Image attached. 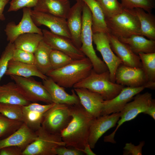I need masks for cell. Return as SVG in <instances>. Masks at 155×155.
Returning <instances> with one entry per match:
<instances>
[{"mask_svg": "<svg viewBox=\"0 0 155 155\" xmlns=\"http://www.w3.org/2000/svg\"><path fill=\"white\" fill-rule=\"evenodd\" d=\"M70 109L72 119L60 135L65 146L81 150L88 144L90 126L95 118L81 104L70 105Z\"/></svg>", "mask_w": 155, "mask_h": 155, "instance_id": "1", "label": "cell"}, {"mask_svg": "<svg viewBox=\"0 0 155 155\" xmlns=\"http://www.w3.org/2000/svg\"><path fill=\"white\" fill-rule=\"evenodd\" d=\"M92 69V63L85 57L74 60L61 68L52 69L46 75L60 86L71 88L87 77Z\"/></svg>", "mask_w": 155, "mask_h": 155, "instance_id": "2", "label": "cell"}, {"mask_svg": "<svg viewBox=\"0 0 155 155\" xmlns=\"http://www.w3.org/2000/svg\"><path fill=\"white\" fill-rule=\"evenodd\" d=\"M124 87V86L111 81L108 70L98 73L93 69L87 77L73 87L74 88H85L98 94L104 100L114 98Z\"/></svg>", "mask_w": 155, "mask_h": 155, "instance_id": "3", "label": "cell"}, {"mask_svg": "<svg viewBox=\"0 0 155 155\" xmlns=\"http://www.w3.org/2000/svg\"><path fill=\"white\" fill-rule=\"evenodd\" d=\"M92 18L91 11L84 3L82 13V26L81 34V46L80 50L92 63L93 69L101 73L108 70L104 61L97 55L92 42Z\"/></svg>", "mask_w": 155, "mask_h": 155, "instance_id": "4", "label": "cell"}, {"mask_svg": "<svg viewBox=\"0 0 155 155\" xmlns=\"http://www.w3.org/2000/svg\"><path fill=\"white\" fill-rule=\"evenodd\" d=\"M105 20L109 34L118 38L140 35V23L134 9L124 8L121 13Z\"/></svg>", "mask_w": 155, "mask_h": 155, "instance_id": "5", "label": "cell"}, {"mask_svg": "<svg viewBox=\"0 0 155 155\" xmlns=\"http://www.w3.org/2000/svg\"><path fill=\"white\" fill-rule=\"evenodd\" d=\"M36 139L29 144L22 155H56V148L65 146L60 134L50 133L41 127L36 131Z\"/></svg>", "mask_w": 155, "mask_h": 155, "instance_id": "6", "label": "cell"}, {"mask_svg": "<svg viewBox=\"0 0 155 155\" xmlns=\"http://www.w3.org/2000/svg\"><path fill=\"white\" fill-rule=\"evenodd\" d=\"M133 98V100L128 102L120 112V115L117 126L111 133L104 137L105 142L115 143L114 137L119 128L125 122L134 119L140 113H144L153 99L152 94L148 92L138 94Z\"/></svg>", "mask_w": 155, "mask_h": 155, "instance_id": "7", "label": "cell"}, {"mask_svg": "<svg viewBox=\"0 0 155 155\" xmlns=\"http://www.w3.org/2000/svg\"><path fill=\"white\" fill-rule=\"evenodd\" d=\"M70 106L55 104L44 115L41 127L50 133L60 134L72 119Z\"/></svg>", "mask_w": 155, "mask_h": 155, "instance_id": "8", "label": "cell"}, {"mask_svg": "<svg viewBox=\"0 0 155 155\" xmlns=\"http://www.w3.org/2000/svg\"><path fill=\"white\" fill-rule=\"evenodd\" d=\"M17 86L24 96L31 102H42L47 104L53 103L49 93L42 83L31 77L9 76Z\"/></svg>", "mask_w": 155, "mask_h": 155, "instance_id": "9", "label": "cell"}, {"mask_svg": "<svg viewBox=\"0 0 155 155\" xmlns=\"http://www.w3.org/2000/svg\"><path fill=\"white\" fill-rule=\"evenodd\" d=\"M115 82L128 87H137L143 86L154 90L155 86L149 84L142 68L127 66L122 63L117 67L115 73Z\"/></svg>", "mask_w": 155, "mask_h": 155, "instance_id": "10", "label": "cell"}, {"mask_svg": "<svg viewBox=\"0 0 155 155\" xmlns=\"http://www.w3.org/2000/svg\"><path fill=\"white\" fill-rule=\"evenodd\" d=\"M92 39L97 50L100 53L108 68L111 81L115 83L116 69L122 63L112 50L108 34L103 32L93 33Z\"/></svg>", "mask_w": 155, "mask_h": 155, "instance_id": "11", "label": "cell"}, {"mask_svg": "<svg viewBox=\"0 0 155 155\" xmlns=\"http://www.w3.org/2000/svg\"><path fill=\"white\" fill-rule=\"evenodd\" d=\"M42 31L43 40L53 49L61 51L74 60L86 57L70 39L55 34L46 29H43Z\"/></svg>", "mask_w": 155, "mask_h": 155, "instance_id": "12", "label": "cell"}, {"mask_svg": "<svg viewBox=\"0 0 155 155\" xmlns=\"http://www.w3.org/2000/svg\"><path fill=\"white\" fill-rule=\"evenodd\" d=\"M23 16L21 21L16 25L14 22H9L4 31L7 40L9 42L13 43L20 35L27 33H35L42 35V30L38 27L33 22L31 15V8L24 7Z\"/></svg>", "mask_w": 155, "mask_h": 155, "instance_id": "13", "label": "cell"}, {"mask_svg": "<svg viewBox=\"0 0 155 155\" xmlns=\"http://www.w3.org/2000/svg\"><path fill=\"white\" fill-rule=\"evenodd\" d=\"M31 15L33 22L37 26L44 25L53 33L71 39L66 19L32 9Z\"/></svg>", "mask_w": 155, "mask_h": 155, "instance_id": "14", "label": "cell"}, {"mask_svg": "<svg viewBox=\"0 0 155 155\" xmlns=\"http://www.w3.org/2000/svg\"><path fill=\"white\" fill-rule=\"evenodd\" d=\"M120 115L119 112L93 119L90 126L88 139V143L92 149L94 148L99 139L106 131L116 126Z\"/></svg>", "mask_w": 155, "mask_h": 155, "instance_id": "15", "label": "cell"}, {"mask_svg": "<svg viewBox=\"0 0 155 155\" xmlns=\"http://www.w3.org/2000/svg\"><path fill=\"white\" fill-rule=\"evenodd\" d=\"M145 88V86L137 87H124L120 92L113 98L104 100L101 115L119 113L134 97Z\"/></svg>", "mask_w": 155, "mask_h": 155, "instance_id": "16", "label": "cell"}, {"mask_svg": "<svg viewBox=\"0 0 155 155\" xmlns=\"http://www.w3.org/2000/svg\"><path fill=\"white\" fill-rule=\"evenodd\" d=\"M71 7L66 18L67 25L71 36V39L80 49L81 46V34L82 13L84 2L78 0Z\"/></svg>", "mask_w": 155, "mask_h": 155, "instance_id": "17", "label": "cell"}, {"mask_svg": "<svg viewBox=\"0 0 155 155\" xmlns=\"http://www.w3.org/2000/svg\"><path fill=\"white\" fill-rule=\"evenodd\" d=\"M110 45L113 52L124 65L133 67L142 68L138 55L135 53L129 46L121 41L117 37L107 34Z\"/></svg>", "mask_w": 155, "mask_h": 155, "instance_id": "18", "label": "cell"}, {"mask_svg": "<svg viewBox=\"0 0 155 155\" xmlns=\"http://www.w3.org/2000/svg\"><path fill=\"white\" fill-rule=\"evenodd\" d=\"M36 137V132L24 123L17 130L0 140V150L7 146H15L21 148L24 150Z\"/></svg>", "mask_w": 155, "mask_h": 155, "instance_id": "19", "label": "cell"}, {"mask_svg": "<svg viewBox=\"0 0 155 155\" xmlns=\"http://www.w3.org/2000/svg\"><path fill=\"white\" fill-rule=\"evenodd\" d=\"M55 104L42 105L35 102L22 106L23 122L32 130L36 131L41 127L44 114Z\"/></svg>", "mask_w": 155, "mask_h": 155, "instance_id": "20", "label": "cell"}, {"mask_svg": "<svg viewBox=\"0 0 155 155\" xmlns=\"http://www.w3.org/2000/svg\"><path fill=\"white\" fill-rule=\"evenodd\" d=\"M42 84L50 95L53 103L70 105L81 104L74 89L71 90L72 94H69L65 91L63 87L48 77L46 79L42 80Z\"/></svg>", "mask_w": 155, "mask_h": 155, "instance_id": "21", "label": "cell"}, {"mask_svg": "<svg viewBox=\"0 0 155 155\" xmlns=\"http://www.w3.org/2000/svg\"><path fill=\"white\" fill-rule=\"evenodd\" d=\"M74 89L81 104L88 113L95 118L101 115L104 100L100 94L85 88Z\"/></svg>", "mask_w": 155, "mask_h": 155, "instance_id": "22", "label": "cell"}, {"mask_svg": "<svg viewBox=\"0 0 155 155\" xmlns=\"http://www.w3.org/2000/svg\"><path fill=\"white\" fill-rule=\"evenodd\" d=\"M71 7L69 0H38L33 10L66 19Z\"/></svg>", "mask_w": 155, "mask_h": 155, "instance_id": "23", "label": "cell"}, {"mask_svg": "<svg viewBox=\"0 0 155 155\" xmlns=\"http://www.w3.org/2000/svg\"><path fill=\"white\" fill-rule=\"evenodd\" d=\"M5 74L26 78L36 76L42 80L48 78L46 75L42 74L35 65L24 63L11 59L9 62Z\"/></svg>", "mask_w": 155, "mask_h": 155, "instance_id": "24", "label": "cell"}, {"mask_svg": "<svg viewBox=\"0 0 155 155\" xmlns=\"http://www.w3.org/2000/svg\"><path fill=\"white\" fill-rule=\"evenodd\" d=\"M0 103L23 106L30 103L22 94L15 82L0 85Z\"/></svg>", "mask_w": 155, "mask_h": 155, "instance_id": "25", "label": "cell"}, {"mask_svg": "<svg viewBox=\"0 0 155 155\" xmlns=\"http://www.w3.org/2000/svg\"><path fill=\"white\" fill-rule=\"evenodd\" d=\"M81 0L87 5L91 11L93 33L103 32L109 34L104 15L98 2L96 0Z\"/></svg>", "mask_w": 155, "mask_h": 155, "instance_id": "26", "label": "cell"}, {"mask_svg": "<svg viewBox=\"0 0 155 155\" xmlns=\"http://www.w3.org/2000/svg\"><path fill=\"white\" fill-rule=\"evenodd\" d=\"M121 42L126 44L135 54L155 53V40L148 39L144 36L133 35L127 38H120Z\"/></svg>", "mask_w": 155, "mask_h": 155, "instance_id": "27", "label": "cell"}, {"mask_svg": "<svg viewBox=\"0 0 155 155\" xmlns=\"http://www.w3.org/2000/svg\"><path fill=\"white\" fill-rule=\"evenodd\" d=\"M52 49L42 40L34 53L35 65L42 74L46 75L53 69L50 58Z\"/></svg>", "mask_w": 155, "mask_h": 155, "instance_id": "28", "label": "cell"}, {"mask_svg": "<svg viewBox=\"0 0 155 155\" xmlns=\"http://www.w3.org/2000/svg\"><path fill=\"white\" fill-rule=\"evenodd\" d=\"M140 23V35L155 40V16L141 8L134 9Z\"/></svg>", "mask_w": 155, "mask_h": 155, "instance_id": "29", "label": "cell"}, {"mask_svg": "<svg viewBox=\"0 0 155 155\" xmlns=\"http://www.w3.org/2000/svg\"><path fill=\"white\" fill-rule=\"evenodd\" d=\"M42 40V35L35 33H27L19 36L13 44L15 49L34 53Z\"/></svg>", "mask_w": 155, "mask_h": 155, "instance_id": "30", "label": "cell"}, {"mask_svg": "<svg viewBox=\"0 0 155 155\" xmlns=\"http://www.w3.org/2000/svg\"><path fill=\"white\" fill-rule=\"evenodd\" d=\"M142 68L146 77L148 83L155 85V53H139Z\"/></svg>", "mask_w": 155, "mask_h": 155, "instance_id": "31", "label": "cell"}, {"mask_svg": "<svg viewBox=\"0 0 155 155\" xmlns=\"http://www.w3.org/2000/svg\"><path fill=\"white\" fill-rule=\"evenodd\" d=\"M103 11L105 18L112 17L121 13L124 8L117 0H96Z\"/></svg>", "mask_w": 155, "mask_h": 155, "instance_id": "32", "label": "cell"}, {"mask_svg": "<svg viewBox=\"0 0 155 155\" xmlns=\"http://www.w3.org/2000/svg\"><path fill=\"white\" fill-rule=\"evenodd\" d=\"M0 114L9 119L23 122L22 106L0 103Z\"/></svg>", "mask_w": 155, "mask_h": 155, "instance_id": "33", "label": "cell"}, {"mask_svg": "<svg viewBox=\"0 0 155 155\" xmlns=\"http://www.w3.org/2000/svg\"><path fill=\"white\" fill-rule=\"evenodd\" d=\"M23 123L9 119L0 114V138L10 135L19 128Z\"/></svg>", "mask_w": 155, "mask_h": 155, "instance_id": "34", "label": "cell"}, {"mask_svg": "<svg viewBox=\"0 0 155 155\" xmlns=\"http://www.w3.org/2000/svg\"><path fill=\"white\" fill-rule=\"evenodd\" d=\"M50 58L53 69L62 67L74 60L64 53L54 49L51 51Z\"/></svg>", "mask_w": 155, "mask_h": 155, "instance_id": "35", "label": "cell"}, {"mask_svg": "<svg viewBox=\"0 0 155 155\" xmlns=\"http://www.w3.org/2000/svg\"><path fill=\"white\" fill-rule=\"evenodd\" d=\"M124 8L133 9L141 8L148 13H151L155 7V0H121Z\"/></svg>", "mask_w": 155, "mask_h": 155, "instance_id": "36", "label": "cell"}, {"mask_svg": "<svg viewBox=\"0 0 155 155\" xmlns=\"http://www.w3.org/2000/svg\"><path fill=\"white\" fill-rule=\"evenodd\" d=\"M15 49L13 43L9 42L1 55L0 58V81L5 74L9 62L12 58Z\"/></svg>", "mask_w": 155, "mask_h": 155, "instance_id": "37", "label": "cell"}, {"mask_svg": "<svg viewBox=\"0 0 155 155\" xmlns=\"http://www.w3.org/2000/svg\"><path fill=\"white\" fill-rule=\"evenodd\" d=\"M11 59L24 63L35 64L34 53L20 49L15 48Z\"/></svg>", "mask_w": 155, "mask_h": 155, "instance_id": "38", "label": "cell"}, {"mask_svg": "<svg viewBox=\"0 0 155 155\" xmlns=\"http://www.w3.org/2000/svg\"><path fill=\"white\" fill-rule=\"evenodd\" d=\"M38 0H11L8 12L16 11L24 7H34Z\"/></svg>", "mask_w": 155, "mask_h": 155, "instance_id": "39", "label": "cell"}, {"mask_svg": "<svg viewBox=\"0 0 155 155\" xmlns=\"http://www.w3.org/2000/svg\"><path fill=\"white\" fill-rule=\"evenodd\" d=\"M145 144L144 141L140 142L139 144L135 146L131 143H127L123 148L124 155H142V148Z\"/></svg>", "mask_w": 155, "mask_h": 155, "instance_id": "40", "label": "cell"}, {"mask_svg": "<svg viewBox=\"0 0 155 155\" xmlns=\"http://www.w3.org/2000/svg\"><path fill=\"white\" fill-rule=\"evenodd\" d=\"M56 155H82L84 153L80 150L72 147L67 148L65 146H61L55 149Z\"/></svg>", "mask_w": 155, "mask_h": 155, "instance_id": "41", "label": "cell"}, {"mask_svg": "<svg viewBox=\"0 0 155 155\" xmlns=\"http://www.w3.org/2000/svg\"><path fill=\"white\" fill-rule=\"evenodd\" d=\"M24 150L17 146H9L0 150V155H22Z\"/></svg>", "mask_w": 155, "mask_h": 155, "instance_id": "42", "label": "cell"}, {"mask_svg": "<svg viewBox=\"0 0 155 155\" xmlns=\"http://www.w3.org/2000/svg\"><path fill=\"white\" fill-rule=\"evenodd\" d=\"M144 113L151 116L154 120L155 119V101L152 99V101Z\"/></svg>", "mask_w": 155, "mask_h": 155, "instance_id": "43", "label": "cell"}, {"mask_svg": "<svg viewBox=\"0 0 155 155\" xmlns=\"http://www.w3.org/2000/svg\"><path fill=\"white\" fill-rule=\"evenodd\" d=\"M9 0H0V20L4 21L5 18L3 14L4 9Z\"/></svg>", "mask_w": 155, "mask_h": 155, "instance_id": "44", "label": "cell"}, {"mask_svg": "<svg viewBox=\"0 0 155 155\" xmlns=\"http://www.w3.org/2000/svg\"><path fill=\"white\" fill-rule=\"evenodd\" d=\"M92 148L90 147L88 144H87L84 147L83 149L80 150L84 153L87 155H96L92 150Z\"/></svg>", "mask_w": 155, "mask_h": 155, "instance_id": "45", "label": "cell"}, {"mask_svg": "<svg viewBox=\"0 0 155 155\" xmlns=\"http://www.w3.org/2000/svg\"><path fill=\"white\" fill-rule=\"evenodd\" d=\"M75 0L76 1H77L78 0Z\"/></svg>", "mask_w": 155, "mask_h": 155, "instance_id": "46", "label": "cell"}]
</instances>
